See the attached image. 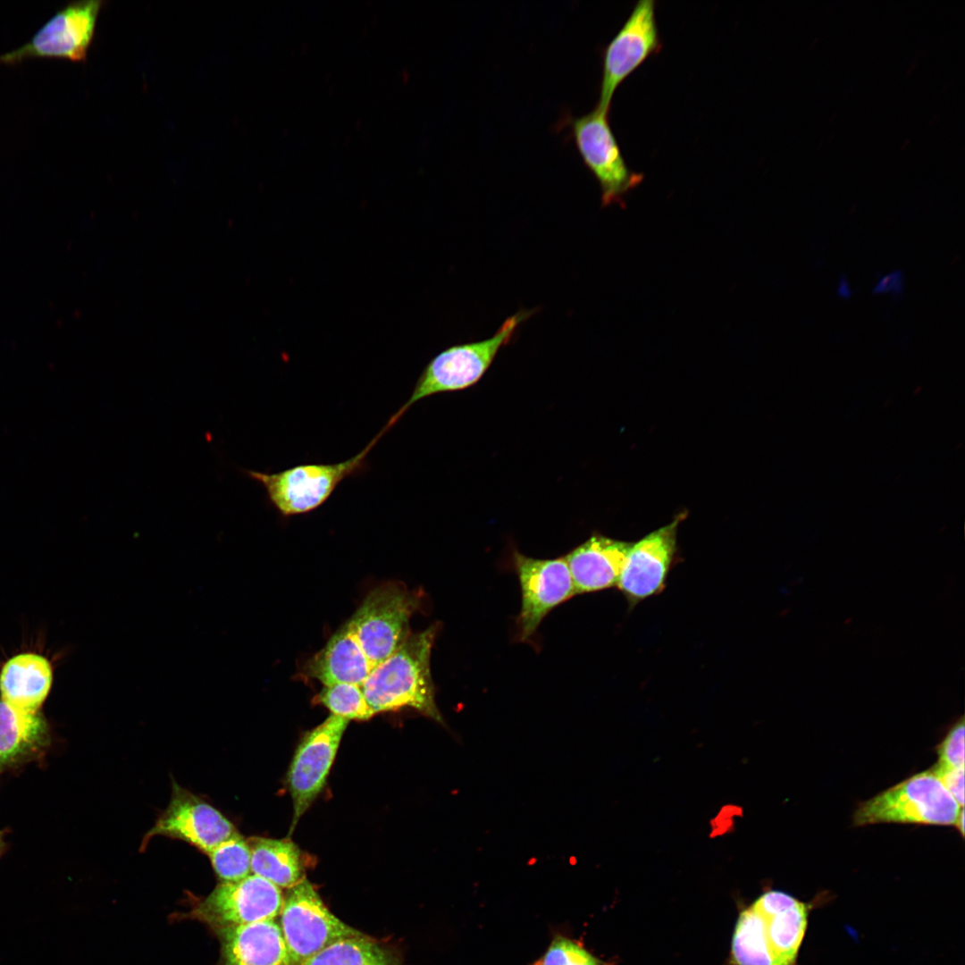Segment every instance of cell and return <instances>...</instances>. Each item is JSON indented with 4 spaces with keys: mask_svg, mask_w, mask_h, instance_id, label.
<instances>
[{
    "mask_svg": "<svg viewBox=\"0 0 965 965\" xmlns=\"http://www.w3.org/2000/svg\"><path fill=\"white\" fill-rule=\"evenodd\" d=\"M810 905L770 890L743 910L732 938L734 965H795L809 919Z\"/></svg>",
    "mask_w": 965,
    "mask_h": 965,
    "instance_id": "1",
    "label": "cell"
},
{
    "mask_svg": "<svg viewBox=\"0 0 965 965\" xmlns=\"http://www.w3.org/2000/svg\"><path fill=\"white\" fill-rule=\"evenodd\" d=\"M438 630L435 624L423 632L411 634L397 650L372 668L361 687L375 714L411 708L443 723L435 701L430 668Z\"/></svg>",
    "mask_w": 965,
    "mask_h": 965,
    "instance_id": "2",
    "label": "cell"
},
{
    "mask_svg": "<svg viewBox=\"0 0 965 965\" xmlns=\"http://www.w3.org/2000/svg\"><path fill=\"white\" fill-rule=\"evenodd\" d=\"M391 426L388 424L354 457L332 464H302L277 473L242 470L265 491L269 503L283 517L311 513L323 506L346 478L365 470L366 458Z\"/></svg>",
    "mask_w": 965,
    "mask_h": 965,
    "instance_id": "3",
    "label": "cell"
},
{
    "mask_svg": "<svg viewBox=\"0 0 965 965\" xmlns=\"http://www.w3.org/2000/svg\"><path fill=\"white\" fill-rule=\"evenodd\" d=\"M534 312L521 309L508 317L491 337L454 345L440 352L423 370L410 397L390 419L396 424L414 404L425 398L476 384L500 348L511 341L518 326Z\"/></svg>",
    "mask_w": 965,
    "mask_h": 965,
    "instance_id": "4",
    "label": "cell"
},
{
    "mask_svg": "<svg viewBox=\"0 0 965 965\" xmlns=\"http://www.w3.org/2000/svg\"><path fill=\"white\" fill-rule=\"evenodd\" d=\"M963 809L931 771H924L861 802L855 826L902 823L953 826Z\"/></svg>",
    "mask_w": 965,
    "mask_h": 965,
    "instance_id": "5",
    "label": "cell"
},
{
    "mask_svg": "<svg viewBox=\"0 0 965 965\" xmlns=\"http://www.w3.org/2000/svg\"><path fill=\"white\" fill-rule=\"evenodd\" d=\"M422 606V594L401 582L373 589L348 621L373 667L397 650L410 636L409 622Z\"/></svg>",
    "mask_w": 965,
    "mask_h": 965,
    "instance_id": "6",
    "label": "cell"
},
{
    "mask_svg": "<svg viewBox=\"0 0 965 965\" xmlns=\"http://www.w3.org/2000/svg\"><path fill=\"white\" fill-rule=\"evenodd\" d=\"M566 122L584 165L600 185L601 206L624 207L625 196L644 176L628 167L610 126L609 110L597 105L586 114L568 116Z\"/></svg>",
    "mask_w": 965,
    "mask_h": 965,
    "instance_id": "7",
    "label": "cell"
},
{
    "mask_svg": "<svg viewBox=\"0 0 965 965\" xmlns=\"http://www.w3.org/2000/svg\"><path fill=\"white\" fill-rule=\"evenodd\" d=\"M280 916L290 965H302L340 940L364 935L331 913L306 877L288 889Z\"/></svg>",
    "mask_w": 965,
    "mask_h": 965,
    "instance_id": "8",
    "label": "cell"
},
{
    "mask_svg": "<svg viewBox=\"0 0 965 965\" xmlns=\"http://www.w3.org/2000/svg\"><path fill=\"white\" fill-rule=\"evenodd\" d=\"M283 902L281 888L255 874L221 882L198 901L189 916L217 928L274 919Z\"/></svg>",
    "mask_w": 965,
    "mask_h": 965,
    "instance_id": "9",
    "label": "cell"
},
{
    "mask_svg": "<svg viewBox=\"0 0 965 965\" xmlns=\"http://www.w3.org/2000/svg\"><path fill=\"white\" fill-rule=\"evenodd\" d=\"M654 0L635 4L628 18L603 51L598 105L610 110L617 88L649 57L662 48Z\"/></svg>",
    "mask_w": 965,
    "mask_h": 965,
    "instance_id": "10",
    "label": "cell"
},
{
    "mask_svg": "<svg viewBox=\"0 0 965 965\" xmlns=\"http://www.w3.org/2000/svg\"><path fill=\"white\" fill-rule=\"evenodd\" d=\"M101 1L71 3L59 10L21 46L0 55V63L35 58L82 62L93 40Z\"/></svg>",
    "mask_w": 965,
    "mask_h": 965,
    "instance_id": "11",
    "label": "cell"
},
{
    "mask_svg": "<svg viewBox=\"0 0 965 965\" xmlns=\"http://www.w3.org/2000/svg\"><path fill=\"white\" fill-rule=\"evenodd\" d=\"M513 565L521 588V609L516 617V637L529 641L544 617L575 594L573 579L564 557L539 559L513 552Z\"/></svg>",
    "mask_w": 965,
    "mask_h": 965,
    "instance_id": "12",
    "label": "cell"
},
{
    "mask_svg": "<svg viewBox=\"0 0 965 965\" xmlns=\"http://www.w3.org/2000/svg\"><path fill=\"white\" fill-rule=\"evenodd\" d=\"M349 720L331 715L306 733L296 750L287 776L293 803L291 834L302 815L324 787Z\"/></svg>",
    "mask_w": 965,
    "mask_h": 965,
    "instance_id": "13",
    "label": "cell"
},
{
    "mask_svg": "<svg viewBox=\"0 0 965 965\" xmlns=\"http://www.w3.org/2000/svg\"><path fill=\"white\" fill-rule=\"evenodd\" d=\"M236 832L220 810L173 781L170 803L145 835L140 850L157 835L184 841L207 855Z\"/></svg>",
    "mask_w": 965,
    "mask_h": 965,
    "instance_id": "14",
    "label": "cell"
},
{
    "mask_svg": "<svg viewBox=\"0 0 965 965\" xmlns=\"http://www.w3.org/2000/svg\"><path fill=\"white\" fill-rule=\"evenodd\" d=\"M680 518L632 543L617 588L631 607L661 592L676 554V533Z\"/></svg>",
    "mask_w": 965,
    "mask_h": 965,
    "instance_id": "15",
    "label": "cell"
},
{
    "mask_svg": "<svg viewBox=\"0 0 965 965\" xmlns=\"http://www.w3.org/2000/svg\"><path fill=\"white\" fill-rule=\"evenodd\" d=\"M221 965H290L287 946L274 919L214 929Z\"/></svg>",
    "mask_w": 965,
    "mask_h": 965,
    "instance_id": "16",
    "label": "cell"
},
{
    "mask_svg": "<svg viewBox=\"0 0 965 965\" xmlns=\"http://www.w3.org/2000/svg\"><path fill=\"white\" fill-rule=\"evenodd\" d=\"M632 542L593 535L564 558L575 594L590 593L617 584Z\"/></svg>",
    "mask_w": 965,
    "mask_h": 965,
    "instance_id": "17",
    "label": "cell"
},
{
    "mask_svg": "<svg viewBox=\"0 0 965 965\" xmlns=\"http://www.w3.org/2000/svg\"><path fill=\"white\" fill-rule=\"evenodd\" d=\"M51 741L39 712L17 709L0 699V772L42 758Z\"/></svg>",
    "mask_w": 965,
    "mask_h": 965,
    "instance_id": "18",
    "label": "cell"
},
{
    "mask_svg": "<svg viewBox=\"0 0 965 965\" xmlns=\"http://www.w3.org/2000/svg\"><path fill=\"white\" fill-rule=\"evenodd\" d=\"M373 667L347 622L307 660L304 673L323 686L342 683L362 685Z\"/></svg>",
    "mask_w": 965,
    "mask_h": 965,
    "instance_id": "19",
    "label": "cell"
},
{
    "mask_svg": "<svg viewBox=\"0 0 965 965\" xmlns=\"http://www.w3.org/2000/svg\"><path fill=\"white\" fill-rule=\"evenodd\" d=\"M53 667L43 655L21 652L0 671V699L26 711H39L51 690Z\"/></svg>",
    "mask_w": 965,
    "mask_h": 965,
    "instance_id": "20",
    "label": "cell"
},
{
    "mask_svg": "<svg viewBox=\"0 0 965 965\" xmlns=\"http://www.w3.org/2000/svg\"><path fill=\"white\" fill-rule=\"evenodd\" d=\"M251 871L280 888H290L304 876L302 853L290 839L250 837Z\"/></svg>",
    "mask_w": 965,
    "mask_h": 965,
    "instance_id": "21",
    "label": "cell"
},
{
    "mask_svg": "<svg viewBox=\"0 0 965 965\" xmlns=\"http://www.w3.org/2000/svg\"><path fill=\"white\" fill-rule=\"evenodd\" d=\"M302 965H401L391 951L365 935L340 940Z\"/></svg>",
    "mask_w": 965,
    "mask_h": 965,
    "instance_id": "22",
    "label": "cell"
},
{
    "mask_svg": "<svg viewBox=\"0 0 965 965\" xmlns=\"http://www.w3.org/2000/svg\"><path fill=\"white\" fill-rule=\"evenodd\" d=\"M207 855L221 882L237 881L250 875L249 844L238 832L218 844Z\"/></svg>",
    "mask_w": 965,
    "mask_h": 965,
    "instance_id": "23",
    "label": "cell"
},
{
    "mask_svg": "<svg viewBox=\"0 0 965 965\" xmlns=\"http://www.w3.org/2000/svg\"><path fill=\"white\" fill-rule=\"evenodd\" d=\"M315 702L325 706L331 715L348 720H368L375 715L365 700L361 685L354 684L324 686L315 697Z\"/></svg>",
    "mask_w": 965,
    "mask_h": 965,
    "instance_id": "24",
    "label": "cell"
},
{
    "mask_svg": "<svg viewBox=\"0 0 965 965\" xmlns=\"http://www.w3.org/2000/svg\"><path fill=\"white\" fill-rule=\"evenodd\" d=\"M535 965H608L575 940L558 935Z\"/></svg>",
    "mask_w": 965,
    "mask_h": 965,
    "instance_id": "25",
    "label": "cell"
},
{
    "mask_svg": "<svg viewBox=\"0 0 965 965\" xmlns=\"http://www.w3.org/2000/svg\"><path fill=\"white\" fill-rule=\"evenodd\" d=\"M964 719L961 717L938 746L936 765L945 768L964 767Z\"/></svg>",
    "mask_w": 965,
    "mask_h": 965,
    "instance_id": "26",
    "label": "cell"
},
{
    "mask_svg": "<svg viewBox=\"0 0 965 965\" xmlns=\"http://www.w3.org/2000/svg\"><path fill=\"white\" fill-rule=\"evenodd\" d=\"M931 771L940 780L956 802L963 808L964 804V767L945 768L935 765Z\"/></svg>",
    "mask_w": 965,
    "mask_h": 965,
    "instance_id": "27",
    "label": "cell"
},
{
    "mask_svg": "<svg viewBox=\"0 0 965 965\" xmlns=\"http://www.w3.org/2000/svg\"><path fill=\"white\" fill-rule=\"evenodd\" d=\"M903 290V275L902 271L896 270L883 276L876 284L873 292L875 294L891 293L900 295Z\"/></svg>",
    "mask_w": 965,
    "mask_h": 965,
    "instance_id": "28",
    "label": "cell"
},
{
    "mask_svg": "<svg viewBox=\"0 0 965 965\" xmlns=\"http://www.w3.org/2000/svg\"><path fill=\"white\" fill-rule=\"evenodd\" d=\"M838 295L842 298H849L851 296V290L848 281L845 278H841L838 287Z\"/></svg>",
    "mask_w": 965,
    "mask_h": 965,
    "instance_id": "29",
    "label": "cell"
},
{
    "mask_svg": "<svg viewBox=\"0 0 965 965\" xmlns=\"http://www.w3.org/2000/svg\"><path fill=\"white\" fill-rule=\"evenodd\" d=\"M953 826H955L957 827V829L961 834V835H964V811H963V809L961 810V811H960V813H959Z\"/></svg>",
    "mask_w": 965,
    "mask_h": 965,
    "instance_id": "30",
    "label": "cell"
},
{
    "mask_svg": "<svg viewBox=\"0 0 965 965\" xmlns=\"http://www.w3.org/2000/svg\"><path fill=\"white\" fill-rule=\"evenodd\" d=\"M4 850V839H3V835H2V834L0 832V856L2 855Z\"/></svg>",
    "mask_w": 965,
    "mask_h": 965,
    "instance_id": "31",
    "label": "cell"
}]
</instances>
